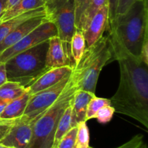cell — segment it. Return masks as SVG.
Instances as JSON below:
<instances>
[{
  "label": "cell",
  "instance_id": "cell-20",
  "mask_svg": "<svg viewBox=\"0 0 148 148\" xmlns=\"http://www.w3.org/2000/svg\"><path fill=\"white\" fill-rule=\"evenodd\" d=\"M85 48L86 44L83 33L80 30L77 28L71 41V53L75 64V68L80 60Z\"/></svg>",
  "mask_w": 148,
  "mask_h": 148
},
{
  "label": "cell",
  "instance_id": "cell-23",
  "mask_svg": "<svg viewBox=\"0 0 148 148\" xmlns=\"http://www.w3.org/2000/svg\"><path fill=\"white\" fill-rule=\"evenodd\" d=\"M89 142V129L87 126L86 122H81L77 125L76 137L77 148H88Z\"/></svg>",
  "mask_w": 148,
  "mask_h": 148
},
{
  "label": "cell",
  "instance_id": "cell-28",
  "mask_svg": "<svg viewBox=\"0 0 148 148\" xmlns=\"http://www.w3.org/2000/svg\"><path fill=\"white\" fill-rule=\"evenodd\" d=\"M119 0H108V20L106 30L114 23L117 15V7Z\"/></svg>",
  "mask_w": 148,
  "mask_h": 148
},
{
  "label": "cell",
  "instance_id": "cell-12",
  "mask_svg": "<svg viewBox=\"0 0 148 148\" xmlns=\"http://www.w3.org/2000/svg\"><path fill=\"white\" fill-rule=\"evenodd\" d=\"M73 69L68 65L60 68H52L46 71L35 82L25 89L30 95H33L38 91L55 85L68 75H70Z\"/></svg>",
  "mask_w": 148,
  "mask_h": 148
},
{
  "label": "cell",
  "instance_id": "cell-8",
  "mask_svg": "<svg viewBox=\"0 0 148 148\" xmlns=\"http://www.w3.org/2000/svg\"><path fill=\"white\" fill-rule=\"evenodd\" d=\"M56 35L57 30L56 26L50 20H47L32 30L18 42L1 52L0 63H4L6 61L17 54L32 48L41 42L49 40L51 37Z\"/></svg>",
  "mask_w": 148,
  "mask_h": 148
},
{
  "label": "cell",
  "instance_id": "cell-3",
  "mask_svg": "<svg viewBox=\"0 0 148 148\" xmlns=\"http://www.w3.org/2000/svg\"><path fill=\"white\" fill-rule=\"evenodd\" d=\"M77 90L73 75L57 100L36 119L31 139L26 148H52L55 133L61 117L71 104Z\"/></svg>",
  "mask_w": 148,
  "mask_h": 148
},
{
  "label": "cell",
  "instance_id": "cell-10",
  "mask_svg": "<svg viewBox=\"0 0 148 148\" xmlns=\"http://www.w3.org/2000/svg\"><path fill=\"white\" fill-rule=\"evenodd\" d=\"M106 4L108 0H75L76 28L83 32L93 16Z\"/></svg>",
  "mask_w": 148,
  "mask_h": 148
},
{
  "label": "cell",
  "instance_id": "cell-11",
  "mask_svg": "<svg viewBox=\"0 0 148 148\" xmlns=\"http://www.w3.org/2000/svg\"><path fill=\"white\" fill-rule=\"evenodd\" d=\"M108 20V4L103 6L93 16L88 26L85 29L83 33L86 44V47L92 46L103 36L106 30Z\"/></svg>",
  "mask_w": 148,
  "mask_h": 148
},
{
  "label": "cell",
  "instance_id": "cell-30",
  "mask_svg": "<svg viewBox=\"0 0 148 148\" xmlns=\"http://www.w3.org/2000/svg\"><path fill=\"white\" fill-rule=\"evenodd\" d=\"M140 59L145 64L148 65V39L145 40V41L143 44L141 55H140Z\"/></svg>",
  "mask_w": 148,
  "mask_h": 148
},
{
  "label": "cell",
  "instance_id": "cell-6",
  "mask_svg": "<svg viewBox=\"0 0 148 148\" xmlns=\"http://www.w3.org/2000/svg\"><path fill=\"white\" fill-rule=\"evenodd\" d=\"M46 16L54 24L62 41L68 66L74 70L71 41L76 30L75 0H49L45 4Z\"/></svg>",
  "mask_w": 148,
  "mask_h": 148
},
{
  "label": "cell",
  "instance_id": "cell-34",
  "mask_svg": "<svg viewBox=\"0 0 148 148\" xmlns=\"http://www.w3.org/2000/svg\"><path fill=\"white\" fill-rule=\"evenodd\" d=\"M20 0H8V2H7V10H9L10 8L12 7L13 6L15 5L16 4L20 1Z\"/></svg>",
  "mask_w": 148,
  "mask_h": 148
},
{
  "label": "cell",
  "instance_id": "cell-16",
  "mask_svg": "<svg viewBox=\"0 0 148 148\" xmlns=\"http://www.w3.org/2000/svg\"><path fill=\"white\" fill-rule=\"evenodd\" d=\"M43 15H46L44 7L31 10L24 14L9 19L2 23H0V43L4 40V39L7 35L10 34L11 32H12L14 29L17 28L20 24L24 23L25 21L33 17Z\"/></svg>",
  "mask_w": 148,
  "mask_h": 148
},
{
  "label": "cell",
  "instance_id": "cell-1",
  "mask_svg": "<svg viewBox=\"0 0 148 148\" xmlns=\"http://www.w3.org/2000/svg\"><path fill=\"white\" fill-rule=\"evenodd\" d=\"M108 39L112 57L118 62L120 81L111 104L115 112L125 115L148 129V65L123 46L116 33L109 29Z\"/></svg>",
  "mask_w": 148,
  "mask_h": 148
},
{
  "label": "cell",
  "instance_id": "cell-7",
  "mask_svg": "<svg viewBox=\"0 0 148 148\" xmlns=\"http://www.w3.org/2000/svg\"><path fill=\"white\" fill-rule=\"evenodd\" d=\"M72 73L55 85L30 96L27 107L21 117L25 120H32L47 110L63 92L70 80Z\"/></svg>",
  "mask_w": 148,
  "mask_h": 148
},
{
  "label": "cell",
  "instance_id": "cell-32",
  "mask_svg": "<svg viewBox=\"0 0 148 148\" xmlns=\"http://www.w3.org/2000/svg\"><path fill=\"white\" fill-rule=\"evenodd\" d=\"M8 0H0V19L7 10Z\"/></svg>",
  "mask_w": 148,
  "mask_h": 148
},
{
  "label": "cell",
  "instance_id": "cell-15",
  "mask_svg": "<svg viewBox=\"0 0 148 148\" xmlns=\"http://www.w3.org/2000/svg\"><path fill=\"white\" fill-rule=\"evenodd\" d=\"M66 59L62 41L59 36H53L49 39V47L46 57V66L49 70L66 66Z\"/></svg>",
  "mask_w": 148,
  "mask_h": 148
},
{
  "label": "cell",
  "instance_id": "cell-33",
  "mask_svg": "<svg viewBox=\"0 0 148 148\" xmlns=\"http://www.w3.org/2000/svg\"><path fill=\"white\" fill-rule=\"evenodd\" d=\"M10 101L7 100H4L2 98H0V115H1V113H3L4 110L5 109L7 104L10 102Z\"/></svg>",
  "mask_w": 148,
  "mask_h": 148
},
{
  "label": "cell",
  "instance_id": "cell-31",
  "mask_svg": "<svg viewBox=\"0 0 148 148\" xmlns=\"http://www.w3.org/2000/svg\"><path fill=\"white\" fill-rule=\"evenodd\" d=\"M7 81L5 64L0 63V86Z\"/></svg>",
  "mask_w": 148,
  "mask_h": 148
},
{
  "label": "cell",
  "instance_id": "cell-35",
  "mask_svg": "<svg viewBox=\"0 0 148 148\" xmlns=\"http://www.w3.org/2000/svg\"><path fill=\"white\" fill-rule=\"evenodd\" d=\"M0 148H14V147H12L7 146V145H2V144L0 143Z\"/></svg>",
  "mask_w": 148,
  "mask_h": 148
},
{
  "label": "cell",
  "instance_id": "cell-36",
  "mask_svg": "<svg viewBox=\"0 0 148 148\" xmlns=\"http://www.w3.org/2000/svg\"><path fill=\"white\" fill-rule=\"evenodd\" d=\"M88 148H92V147H90V146H89V147H88Z\"/></svg>",
  "mask_w": 148,
  "mask_h": 148
},
{
  "label": "cell",
  "instance_id": "cell-18",
  "mask_svg": "<svg viewBox=\"0 0 148 148\" xmlns=\"http://www.w3.org/2000/svg\"><path fill=\"white\" fill-rule=\"evenodd\" d=\"M44 5L45 2L43 0H20L17 4L5 12V13L0 19V23H2L9 19L20 15L31 10L44 7Z\"/></svg>",
  "mask_w": 148,
  "mask_h": 148
},
{
  "label": "cell",
  "instance_id": "cell-26",
  "mask_svg": "<svg viewBox=\"0 0 148 148\" xmlns=\"http://www.w3.org/2000/svg\"><path fill=\"white\" fill-rule=\"evenodd\" d=\"M116 148H147L143 134H137L131 139Z\"/></svg>",
  "mask_w": 148,
  "mask_h": 148
},
{
  "label": "cell",
  "instance_id": "cell-19",
  "mask_svg": "<svg viewBox=\"0 0 148 148\" xmlns=\"http://www.w3.org/2000/svg\"><path fill=\"white\" fill-rule=\"evenodd\" d=\"M73 127L72 126V102H71V104L64 110L63 115H62L60 120H59V123H58L56 133H55L53 147L52 148H56L61 139Z\"/></svg>",
  "mask_w": 148,
  "mask_h": 148
},
{
  "label": "cell",
  "instance_id": "cell-5",
  "mask_svg": "<svg viewBox=\"0 0 148 148\" xmlns=\"http://www.w3.org/2000/svg\"><path fill=\"white\" fill-rule=\"evenodd\" d=\"M111 58L112 53L108 36H102L92 46L85 48L72 71L77 89L95 94L100 73Z\"/></svg>",
  "mask_w": 148,
  "mask_h": 148
},
{
  "label": "cell",
  "instance_id": "cell-14",
  "mask_svg": "<svg viewBox=\"0 0 148 148\" xmlns=\"http://www.w3.org/2000/svg\"><path fill=\"white\" fill-rule=\"evenodd\" d=\"M95 94L83 90H77L72 102V126L75 127L81 122H86V112L88 103Z\"/></svg>",
  "mask_w": 148,
  "mask_h": 148
},
{
  "label": "cell",
  "instance_id": "cell-2",
  "mask_svg": "<svg viewBox=\"0 0 148 148\" xmlns=\"http://www.w3.org/2000/svg\"><path fill=\"white\" fill-rule=\"evenodd\" d=\"M111 28L128 52L140 59L143 44L148 39V0H135L127 12L117 16L107 30Z\"/></svg>",
  "mask_w": 148,
  "mask_h": 148
},
{
  "label": "cell",
  "instance_id": "cell-22",
  "mask_svg": "<svg viewBox=\"0 0 148 148\" xmlns=\"http://www.w3.org/2000/svg\"><path fill=\"white\" fill-rule=\"evenodd\" d=\"M111 105V100L109 99L102 98V97H97L96 96L93 97L88 103V108L86 112V121L90 119L95 118V115L97 112L102 108L104 106Z\"/></svg>",
  "mask_w": 148,
  "mask_h": 148
},
{
  "label": "cell",
  "instance_id": "cell-21",
  "mask_svg": "<svg viewBox=\"0 0 148 148\" xmlns=\"http://www.w3.org/2000/svg\"><path fill=\"white\" fill-rule=\"evenodd\" d=\"M25 91V88L17 83L7 81L0 86V98L12 101L23 95Z\"/></svg>",
  "mask_w": 148,
  "mask_h": 148
},
{
  "label": "cell",
  "instance_id": "cell-4",
  "mask_svg": "<svg viewBox=\"0 0 148 148\" xmlns=\"http://www.w3.org/2000/svg\"><path fill=\"white\" fill-rule=\"evenodd\" d=\"M49 40L17 54L4 62L7 81L27 88L49 71L46 57Z\"/></svg>",
  "mask_w": 148,
  "mask_h": 148
},
{
  "label": "cell",
  "instance_id": "cell-13",
  "mask_svg": "<svg viewBox=\"0 0 148 148\" xmlns=\"http://www.w3.org/2000/svg\"><path fill=\"white\" fill-rule=\"evenodd\" d=\"M47 20H49L46 15H43L32 17L20 24L17 28L7 35L4 40L0 43V53L18 42L28 33H30L32 30Z\"/></svg>",
  "mask_w": 148,
  "mask_h": 148
},
{
  "label": "cell",
  "instance_id": "cell-24",
  "mask_svg": "<svg viewBox=\"0 0 148 148\" xmlns=\"http://www.w3.org/2000/svg\"><path fill=\"white\" fill-rule=\"evenodd\" d=\"M77 126L72 128L61 139L56 148H77Z\"/></svg>",
  "mask_w": 148,
  "mask_h": 148
},
{
  "label": "cell",
  "instance_id": "cell-27",
  "mask_svg": "<svg viewBox=\"0 0 148 148\" xmlns=\"http://www.w3.org/2000/svg\"><path fill=\"white\" fill-rule=\"evenodd\" d=\"M18 118L5 119L0 118V142L8 133V132L10 131L11 128L17 121Z\"/></svg>",
  "mask_w": 148,
  "mask_h": 148
},
{
  "label": "cell",
  "instance_id": "cell-17",
  "mask_svg": "<svg viewBox=\"0 0 148 148\" xmlns=\"http://www.w3.org/2000/svg\"><path fill=\"white\" fill-rule=\"evenodd\" d=\"M30 96L31 95L27 92L25 89V91L23 95L12 100L7 104L5 109L0 115V118L5 119H14L21 117L27 107Z\"/></svg>",
  "mask_w": 148,
  "mask_h": 148
},
{
  "label": "cell",
  "instance_id": "cell-25",
  "mask_svg": "<svg viewBox=\"0 0 148 148\" xmlns=\"http://www.w3.org/2000/svg\"><path fill=\"white\" fill-rule=\"evenodd\" d=\"M114 113H115V109L111 105L104 106L97 112L95 115V118H96L101 123H108L113 118Z\"/></svg>",
  "mask_w": 148,
  "mask_h": 148
},
{
  "label": "cell",
  "instance_id": "cell-9",
  "mask_svg": "<svg viewBox=\"0 0 148 148\" xmlns=\"http://www.w3.org/2000/svg\"><path fill=\"white\" fill-rule=\"evenodd\" d=\"M38 117L32 120H25L22 117L19 118L0 143L14 148L27 147L31 139L33 125Z\"/></svg>",
  "mask_w": 148,
  "mask_h": 148
},
{
  "label": "cell",
  "instance_id": "cell-29",
  "mask_svg": "<svg viewBox=\"0 0 148 148\" xmlns=\"http://www.w3.org/2000/svg\"><path fill=\"white\" fill-rule=\"evenodd\" d=\"M135 0H119L118 7H117V16L122 15L127 12L132 4Z\"/></svg>",
  "mask_w": 148,
  "mask_h": 148
}]
</instances>
